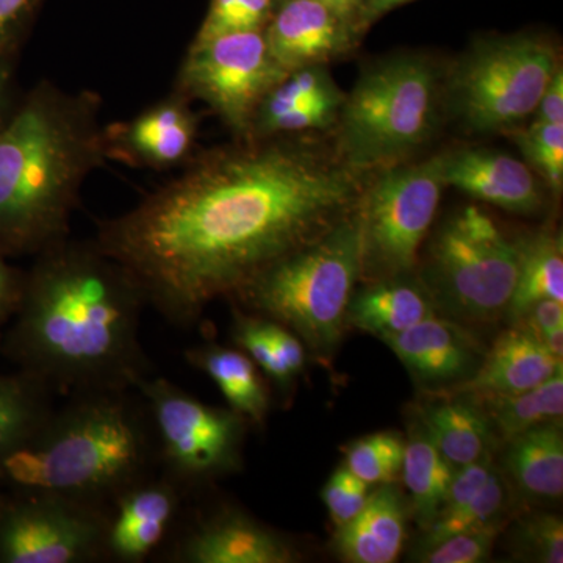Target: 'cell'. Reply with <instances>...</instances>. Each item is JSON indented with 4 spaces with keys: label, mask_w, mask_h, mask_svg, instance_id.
Instances as JSON below:
<instances>
[{
    "label": "cell",
    "mask_w": 563,
    "mask_h": 563,
    "mask_svg": "<svg viewBox=\"0 0 563 563\" xmlns=\"http://www.w3.org/2000/svg\"><path fill=\"white\" fill-rule=\"evenodd\" d=\"M537 122H563V74L562 68L548 85L537 107Z\"/></svg>",
    "instance_id": "41"
},
{
    "label": "cell",
    "mask_w": 563,
    "mask_h": 563,
    "mask_svg": "<svg viewBox=\"0 0 563 563\" xmlns=\"http://www.w3.org/2000/svg\"><path fill=\"white\" fill-rule=\"evenodd\" d=\"M136 390L150 410L161 472L192 493L239 470L246 418L199 401L166 377L150 374Z\"/></svg>",
    "instance_id": "9"
},
{
    "label": "cell",
    "mask_w": 563,
    "mask_h": 563,
    "mask_svg": "<svg viewBox=\"0 0 563 563\" xmlns=\"http://www.w3.org/2000/svg\"><path fill=\"white\" fill-rule=\"evenodd\" d=\"M476 402L483 407L493 429L504 440H512L536 426L562 420L563 372L520 393H477Z\"/></svg>",
    "instance_id": "25"
},
{
    "label": "cell",
    "mask_w": 563,
    "mask_h": 563,
    "mask_svg": "<svg viewBox=\"0 0 563 563\" xmlns=\"http://www.w3.org/2000/svg\"><path fill=\"white\" fill-rule=\"evenodd\" d=\"M317 2L328 7V9L339 18H344V14L351 13L352 9L355 7L351 0H317Z\"/></svg>",
    "instance_id": "44"
},
{
    "label": "cell",
    "mask_w": 563,
    "mask_h": 563,
    "mask_svg": "<svg viewBox=\"0 0 563 563\" xmlns=\"http://www.w3.org/2000/svg\"><path fill=\"white\" fill-rule=\"evenodd\" d=\"M499 529L463 532L421 547L418 561L426 563H479L490 558Z\"/></svg>",
    "instance_id": "35"
},
{
    "label": "cell",
    "mask_w": 563,
    "mask_h": 563,
    "mask_svg": "<svg viewBox=\"0 0 563 563\" xmlns=\"http://www.w3.org/2000/svg\"><path fill=\"white\" fill-rule=\"evenodd\" d=\"M421 418L422 429L454 470L490 454L495 429L476 401L444 399L426 407Z\"/></svg>",
    "instance_id": "23"
},
{
    "label": "cell",
    "mask_w": 563,
    "mask_h": 563,
    "mask_svg": "<svg viewBox=\"0 0 563 563\" xmlns=\"http://www.w3.org/2000/svg\"><path fill=\"white\" fill-rule=\"evenodd\" d=\"M351 2L354 3V5H357L358 0H351Z\"/></svg>",
    "instance_id": "45"
},
{
    "label": "cell",
    "mask_w": 563,
    "mask_h": 563,
    "mask_svg": "<svg viewBox=\"0 0 563 563\" xmlns=\"http://www.w3.org/2000/svg\"><path fill=\"white\" fill-rule=\"evenodd\" d=\"M515 485L533 499H558L563 493L561 421L536 426L509 440L504 455Z\"/></svg>",
    "instance_id": "24"
},
{
    "label": "cell",
    "mask_w": 563,
    "mask_h": 563,
    "mask_svg": "<svg viewBox=\"0 0 563 563\" xmlns=\"http://www.w3.org/2000/svg\"><path fill=\"white\" fill-rule=\"evenodd\" d=\"M510 499L512 495L509 485L498 470H493L487 483L474 495L472 501L450 517L437 518L428 529H424L422 547L440 542L455 533L501 528V521L509 512Z\"/></svg>",
    "instance_id": "29"
},
{
    "label": "cell",
    "mask_w": 563,
    "mask_h": 563,
    "mask_svg": "<svg viewBox=\"0 0 563 563\" xmlns=\"http://www.w3.org/2000/svg\"><path fill=\"white\" fill-rule=\"evenodd\" d=\"M172 563H295V544L236 507L222 506L180 521L162 551Z\"/></svg>",
    "instance_id": "14"
},
{
    "label": "cell",
    "mask_w": 563,
    "mask_h": 563,
    "mask_svg": "<svg viewBox=\"0 0 563 563\" xmlns=\"http://www.w3.org/2000/svg\"><path fill=\"white\" fill-rule=\"evenodd\" d=\"M157 470V442L141 393L87 391L54 407L2 463L0 484L107 507L128 485Z\"/></svg>",
    "instance_id": "4"
},
{
    "label": "cell",
    "mask_w": 563,
    "mask_h": 563,
    "mask_svg": "<svg viewBox=\"0 0 563 563\" xmlns=\"http://www.w3.org/2000/svg\"><path fill=\"white\" fill-rule=\"evenodd\" d=\"M517 328L531 333L536 339H540L544 333L563 328V302L555 299H542L529 307L520 320L515 322Z\"/></svg>",
    "instance_id": "40"
},
{
    "label": "cell",
    "mask_w": 563,
    "mask_h": 563,
    "mask_svg": "<svg viewBox=\"0 0 563 563\" xmlns=\"http://www.w3.org/2000/svg\"><path fill=\"white\" fill-rule=\"evenodd\" d=\"M437 102V76L420 57L372 66L343 107L340 143L347 165L376 168L399 161L428 139Z\"/></svg>",
    "instance_id": "6"
},
{
    "label": "cell",
    "mask_w": 563,
    "mask_h": 563,
    "mask_svg": "<svg viewBox=\"0 0 563 563\" xmlns=\"http://www.w3.org/2000/svg\"><path fill=\"white\" fill-rule=\"evenodd\" d=\"M273 0H211L209 13L195 41L236 32L263 31Z\"/></svg>",
    "instance_id": "32"
},
{
    "label": "cell",
    "mask_w": 563,
    "mask_h": 563,
    "mask_svg": "<svg viewBox=\"0 0 563 563\" xmlns=\"http://www.w3.org/2000/svg\"><path fill=\"white\" fill-rule=\"evenodd\" d=\"M22 288H24V274L11 268L5 258L0 257V346H2L3 333L20 307Z\"/></svg>",
    "instance_id": "39"
},
{
    "label": "cell",
    "mask_w": 563,
    "mask_h": 563,
    "mask_svg": "<svg viewBox=\"0 0 563 563\" xmlns=\"http://www.w3.org/2000/svg\"><path fill=\"white\" fill-rule=\"evenodd\" d=\"M41 0H0V60H9Z\"/></svg>",
    "instance_id": "38"
},
{
    "label": "cell",
    "mask_w": 563,
    "mask_h": 563,
    "mask_svg": "<svg viewBox=\"0 0 563 563\" xmlns=\"http://www.w3.org/2000/svg\"><path fill=\"white\" fill-rule=\"evenodd\" d=\"M287 70L274 60L263 31L192 41L176 91L206 102L242 140L252 139L262 102Z\"/></svg>",
    "instance_id": "11"
},
{
    "label": "cell",
    "mask_w": 563,
    "mask_h": 563,
    "mask_svg": "<svg viewBox=\"0 0 563 563\" xmlns=\"http://www.w3.org/2000/svg\"><path fill=\"white\" fill-rule=\"evenodd\" d=\"M518 554L529 561L563 562V523L558 515L537 514L523 518L514 536Z\"/></svg>",
    "instance_id": "34"
},
{
    "label": "cell",
    "mask_w": 563,
    "mask_h": 563,
    "mask_svg": "<svg viewBox=\"0 0 563 563\" xmlns=\"http://www.w3.org/2000/svg\"><path fill=\"white\" fill-rule=\"evenodd\" d=\"M242 141L192 157L133 209L99 222L96 244L177 328L320 239L357 199L350 169L307 147Z\"/></svg>",
    "instance_id": "1"
},
{
    "label": "cell",
    "mask_w": 563,
    "mask_h": 563,
    "mask_svg": "<svg viewBox=\"0 0 563 563\" xmlns=\"http://www.w3.org/2000/svg\"><path fill=\"white\" fill-rule=\"evenodd\" d=\"M190 495L161 470L128 485L106 507L103 562L144 563L162 554Z\"/></svg>",
    "instance_id": "13"
},
{
    "label": "cell",
    "mask_w": 563,
    "mask_h": 563,
    "mask_svg": "<svg viewBox=\"0 0 563 563\" xmlns=\"http://www.w3.org/2000/svg\"><path fill=\"white\" fill-rule=\"evenodd\" d=\"M369 485L358 479L346 466H340L322 488V501L336 528L351 521L368 501Z\"/></svg>",
    "instance_id": "36"
},
{
    "label": "cell",
    "mask_w": 563,
    "mask_h": 563,
    "mask_svg": "<svg viewBox=\"0 0 563 563\" xmlns=\"http://www.w3.org/2000/svg\"><path fill=\"white\" fill-rule=\"evenodd\" d=\"M495 466H493L492 454L485 455L481 461L470 463V465L455 468L453 479H451L450 488L442 504L437 518L450 517L466 506L477 492L487 483ZM433 523V521H432Z\"/></svg>",
    "instance_id": "37"
},
{
    "label": "cell",
    "mask_w": 563,
    "mask_h": 563,
    "mask_svg": "<svg viewBox=\"0 0 563 563\" xmlns=\"http://www.w3.org/2000/svg\"><path fill=\"white\" fill-rule=\"evenodd\" d=\"M185 361L206 373L220 388L229 407L247 422H265L272 409V395L250 355L242 350L206 343L185 351Z\"/></svg>",
    "instance_id": "21"
},
{
    "label": "cell",
    "mask_w": 563,
    "mask_h": 563,
    "mask_svg": "<svg viewBox=\"0 0 563 563\" xmlns=\"http://www.w3.org/2000/svg\"><path fill=\"white\" fill-rule=\"evenodd\" d=\"M11 68L9 60H0V128L11 113L10 110Z\"/></svg>",
    "instance_id": "42"
},
{
    "label": "cell",
    "mask_w": 563,
    "mask_h": 563,
    "mask_svg": "<svg viewBox=\"0 0 563 563\" xmlns=\"http://www.w3.org/2000/svg\"><path fill=\"white\" fill-rule=\"evenodd\" d=\"M146 306L95 240L68 236L35 255L0 352L54 395L136 388L151 374L140 340Z\"/></svg>",
    "instance_id": "2"
},
{
    "label": "cell",
    "mask_w": 563,
    "mask_h": 563,
    "mask_svg": "<svg viewBox=\"0 0 563 563\" xmlns=\"http://www.w3.org/2000/svg\"><path fill=\"white\" fill-rule=\"evenodd\" d=\"M406 444L396 433L363 437L346 450V468L368 485L391 484L401 473Z\"/></svg>",
    "instance_id": "30"
},
{
    "label": "cell",
    "mask_w": 563,
    "mask_h": 563,
    "mask_svg": "<svg viewBox=\"0 0 563 563\" xmlns=\"http://www.w3.org/2000/svg\"><path fill=\"white\" fill-rule=\"evenodd\" d=\"M559 68L558 51L548 41L525 35L481 41L451 77L455 113L472 131L512 128L537 110Z\"/></svg>",
    "instance_id": "8"
},
{
    "label": "cell",
    "mask_w": 563,
    "mask_h": 563,
    "mask_svg": "<svg viewBox=\"0 0 563 563\" xmlns=\"http://www.w3.org/2000/svg\"><path fill=\"white\" fill-rule=\"evenodd\" d=\"M106 507L54 493L0 492V563L103 562Z\"/></svg>",
    "instance_id": "12"
},
{
    "label": "cell",
    "mask_w": 563,
    "mask_h": 563,
    "mask_svg": "<svg viewBox=\"0 0 563 563\" xmlns=\"http://www.w3.org/2000/svg\"><path fill=\"white\" fill-rule=\"evenodd\" d=\"M562 372V362L554 358L539 339L515 325L501 333L485 352L477 372L459 390L477 393H520Z\"/></svg>",
    "instance_id": "19"
},
{
    "label": "cell",
    "mask_w": 563,
    "mask_h": 563,
    "mask_svg": "<svg viewBox=\"0 0 563 563\" xmlns=\"http://www.w3.org/2000/svg\"><path fill=\"white\" fill-rule=\"evenodd\" d=\"M232 340L239 350L250 355L258 369L280 390H288L292 379L280 361L279 352L268 332L266 318L257 313L235 312Z\"/></svg>",
    "instance_id": "31"
},
{
    "label": "cell",
    "mask_w": 563,
    "mask_h": 563,
    "mask_svg": "<svg viewBox=\"0 0 563 563\" xmlns=\"http://www.w3.org/2000/svg\"><path fill=\"white\" fill-rule=\"evenodd\" d=\"M542 299L563 302L562 239L548 233L520 246V269L506 314L517 322Z\"/></svg>",
    "instance_id": "28"
},
{
    "label": "cell",
    "mask_w": 563,
    "mask_h": 563,
    "mask_svg": "<svg viewBox=\"0 0 563 563\" xmlns=\"http://www.w3.org/2000/svg\"><path fill=\"white\" fill-rule=\"evenodd\" d=\"M406 504L390 484L369 495L365 507L340 526L335 551L351 563H391L406 540Z\"/></svg>",
    "instance_id": "20"
},
{
    "label": "cell",
    "mask_w": 563,
    "mask_h": 563,
    "mask_svg": "<svg viewBox=\"0 0 563 563\" xmlns=\"http://www.w3.org/2000/svg\"><path fill=\"white\" fill-rule=\"evenodd\" d=\"M362 276L358 218H343L320 239L252 277L231 298L252 313L280 322L314 352H331L346 322Z\"/></svg>",
    "instance_id": "5"
},
{
    "label": "cell",
    "mask_w": 563,
    "mask_h": 563,
    "mask_svg": "<svg viewBox=\"0 0 563 563\" xmlns=\"http://www.w3.org/2000/svg\"><path fill=\"white\" fill-rule=\"evenodd\" d=\"M444 157L383 174L361 198L362 274L374 282L417 265L444 187Z\"/></svg>",
    "instance_id": "10"
},
{
    "label": "cell",
    "mask_w": 563,
    "mask_h": 563,
    "mask_svg": "<svg viewBox=\"0 0 563 563\" xmlns=\"http://www.w3.org/2000/svg\"><path fill=\"white\" fill-rule=\"evenodd\" d=\"M401 473L410 493L415 520L422 529H428L442 509L454 466L437 450L422 426L406 444Z\"/></svg>",
    "instance_id": "27"
},
{
    "label": "cell",
    "mask_w": 563,
    "mask_h": 563,
    "mask_svg": "<svg viewBox=\"0 0 563 563\" xmlns=\"http://www.w3.org/2000/svg\"><path fill=\"white\" fill-rule=\"evenodd\" d=\"M539 340L543 344L544 350L550 352L558 361L563 362V328L544 333Z\"/></svg>",
    "instance_id": "43"
},
{
    "label": "cell",
    "mask_w": 563,
    "mask_h": 563,
    "mask_svg": "<svg viewBox=\"0 0 563 563\" xmlns=\"http://www.w3.org/2000/svg\"><path fill=\"white\" fill-rule=\"evenodd\" d=\"M380 340L418 380L429 385L465 383L485 355L472 333L437 314Z\"/></svg>",
    "instance_id": "16"
},
{
    "label": "cell",
    "mask_w": 563,
    "mask_h": 563,
    "mask_svg": "<svg viewBox=\"0 0 563 563\" xmlns=\"http://www.w3.org/2000/svg\"><path fill=\"white\" fill-rule=\"evenodd\" d=\"M520 269V246L490 217L465 207L444 222L432 243L431 287L437 307L465 321H493L506 313Z\"/></svg>",
    "instance_id": "7"
},
{
    "label": "cell",
    "mask_w": 563,
    "mask_h": 563,
    "mask_svg": "<svg viewBox=\"0 0 563 563\" xmlns=\"http://www.w3.org/2000/svg\"><path fill=\"white\" fill-rule=\"evenodd\" d=\"M518 146L533 168L542 174L555 192L563 184V122H533L529 131L518 133Z\"/></svg>",
    "instance_id": "33"
},
{
    "label": "cell",
    "mask_w": 563,
    "mask_h": 563,
    "mask_svg": "<svg viewBox=\"0 0 563 563\" xmlns=\"http://www.w3.org/2000/svg\"><path fill=\"white\" fill-rule=\"evenodd\" d=\"M263 35L274 60L287 73L317 66L344 44L340 18L317 0H288Z\"/></svg>",
    "instance_id": "18"
},
{
    "label": "cell",
    "mask_w": 563,
    "mask_h": 563,
    "mask_svg": "<svg viewBox=\"0 0 563 563\" xmlns=\"http://www.w3.org/2000/svg\"><path fill=\"white\" fill-rule=\"evenodd\" d=\"M54 393L22 372L0 373V466L47 420Z\"/></svg>",
    "instance_id": "26"
},
{
    "label": "cell",
    "mask_w": 563,
    "mask_h": 563,
    "mask_svg": "<svg viewBox=\"0 0 563 563\" xmlns=\"http://www.w3.org/2000/svg\"><path fill=\"white\" fill-rule=\"evenodd\" d=\"M444 184L515 213L539 209L533 174L517 158L499 152L468 150L444 157Z\"/></svg>",
    "instance_id": "17"
},
{
    "label": "cell",
    "mask_w": 563,
    "mask_h": 563,
    "mask_svg": "<svg viewBox=\"0 0 563 563\" xmlns=\"http://www.w3.org/2000/svg\"><path fill=\"white\" fill-rule=\"evenodd\" d=\"M437 306L428 290L410 282L376 280L365 290L352 292L346 322L363 332L384 339L407 331L435 314Z\"/></svg>",
    "instance_id": "22"
},
{
    "label": "cell",
    "mask_w": 563,
    "mask_h": 563,
    "mask_svg": "<svg viewBox=\"0 0 563 563\" xmlns=\"http://www.w3.org/2000/svg\"><path fill=\"white\" fill-rule=\"evenodd\" d=\"M99 99L51 81L0 128V257L36 255L68 239L81 185L107 161Z\"/></svg>",
    "instance_id": "3"
},
{
    "label": "cell",
    "mask_w": 563,
    "mask_h": 563,
    "mask_svg": "<svg viewBox=\"0 0 563 563\" xmlns=\"http://www.w3.org/2000/svg\"><path fill=\"white\" fill-rule=\"evenodd\" d=\"M198 118L179 91L141 111L132 120L103 128V151L111 161L166 172L192 158Z\"/></svg>",
    "instance_id": "15"
}]
</instances>
